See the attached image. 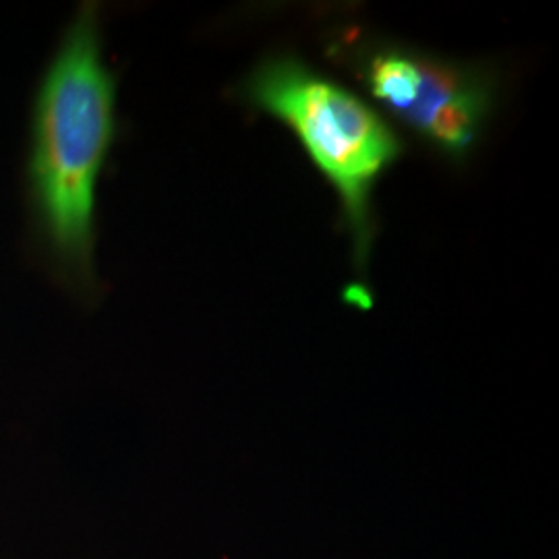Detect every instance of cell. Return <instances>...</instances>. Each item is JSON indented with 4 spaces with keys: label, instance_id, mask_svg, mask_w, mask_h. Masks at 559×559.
<instances>
[{
    "label": "cell",
    "instance_id": "cell-2",
    "mask_svg": "<svg viewBox=\"0 0 559 559\" xmlns=\"http://www.w3.org/2000/svg\"><path fill=\"white\" fill-rule=\"evenodd\" d=\"M242 96L284 122L334 187L355 260L365 267L373 240V189L402 154L396 131L357 94L290 57L261 62L245 81Z\"/></svg>",
    "mask_w": 559,
    "mask_h": 559
},
{
    "label": "cell",
    "instance_id": "cell-3",
    "mask_svg": "<svg viewBox=\"0 0 559 559\" xmlns=\"http://www.w3.org/2000/svg\"><path fill=\"white\" fill-rule=\"evenodd\" d=\"M357 69L373 100L450 158L471 152L493 108V81L466 64L385 46Z\"/></svg>",
    "mask_w": 559,
    "mask_h": 559
},
{
    "label": "cell",
    "instance_id": "cell-1",
    "mask_svg": "<svg viewBox=\"0 0 559 559\" xmlns=\"http://www.w3.org/2000/svg\"><path fill=\"white\" fill-rule=\"evenodd\" d=\"M115 135V80L102 60L96 9L85 7L44 81L34 185L50 245L69 272L92 278L94 191Z\"/></svg>",
    "mask_w": 559,
    "mask_h": 559
}]
</instances>
